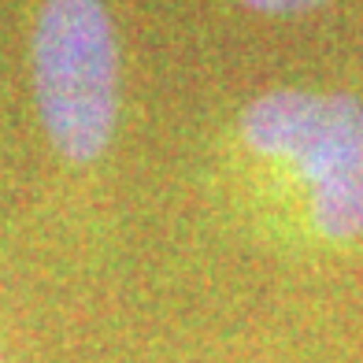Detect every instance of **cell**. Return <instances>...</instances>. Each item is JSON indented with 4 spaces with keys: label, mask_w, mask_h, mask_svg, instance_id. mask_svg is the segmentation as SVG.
<instances>
[{
    "label": "cell",
    "mask_w": 363,
    "mask_h": 363,
    "mask_svg": "<svg viewBox=\"0 0 363 363\" xmlns=\"http://www.w3.org/2000/svg\"><path fill=\"white\" fill-rule=\"evenodd\" d=\"M245 11H256V15H271V19H293V15H311V11H323L330 0H234Z\"/></svg>",
    "instance_id": "cell-3"
},
{
    "label": "cell",
    "mask_w": 363,
    "mask_h": 363,
    "mask_svg": "<svg viewBox=\"0 0 363 363\" xmlns=\"http://www.w3.org/2000/svg\"><path fill=\"white\" fill-rule=\"evenodd\" d=\"M30 78L52 152L71 167L101 163L123 119V48L108 0H38Z\"/></svg>",
    "instance_id": "cell-2"
},
{
    "label": "cell",
    "mask_w": 363,
    "mask_h": 363,
    "mask_svg": "<svg viewBox=\"0 0 363 363\" xmlns=\"http://www.w3.org/2000/svg\"><path fill=\"white\" fill-rule=\"evenodd\" d=\"M234 174L271 234L308 252L363 241V101L345 89L278 86L230 123Z\"/></svg>",
    "instance_id": "cell-1"
},
{
    "label": "cell",
    "mask_w": 363,
    "mask_h": 363,
    "mask_svg": "<svg viewBox=\"0 0 363 363\" xmlns=\"http://www.w3.org/2000/svg\"><path fill=\"white\" fill-rule=\"evenodd\" d=\"M0 363H8V356H4V349H0Z\"/></svg>",
    "instance_id": "cell-4"
}]
</instances>
